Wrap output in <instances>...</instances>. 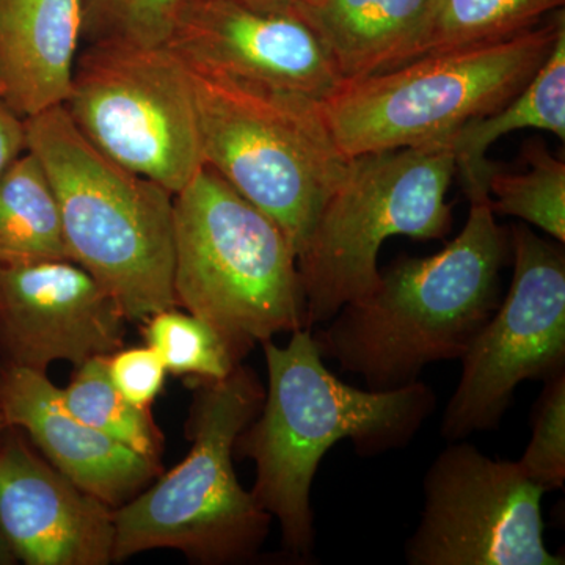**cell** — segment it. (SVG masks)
Segmentation results:
<instances>
[{"mask_svg":"<svg viewBox=\"0 0 565 565\" xmlns=\"http://www.w3.org/2000/svg\"><path fill=\"white\" fill-rule=\"evenodd\" d=\"M262 345L266 394L236 438L234 459L253 460V497L277 520L286 552L308 559L316 539L311 487L327 452L343 440L360 457L405 448L434 414L437 396L422 381L390 392L344 384L326 366L311 329L296 330L286 345Z\"/></svg>","mask_w":565,"mask_h":565,"instance_id":"1","label":"cell"},{"mask_svg":"<svg viewBox=\"0 0 565 565\" xmlns=\"http://www.w3.org/2000/svg\"><path fill=\"white\" fill-rule=\"evenodd\" d=\"M511 253V233L498 225L490 200L471 202L462 232L444 250L397 259L373 291L313 330L319 351L367 390L415 384L429 364L462 359L503 299Z\"/></svg>","mask_w":565,"mask_h":565,"instance_id":"2","label":"cell"},{"mask_svg":"<svg viewBox=\"0 0 565 565\" xmlns=\"http://www.w3.org/2000/svg\"><path fill=\"white\" fill-rule=\"evenodd\" d=\"M25 136L57 196L71 262L128 322L177 308L173 193L93 147L63 106L25 118Z\"/></svg>","mask_w":565,"mask_h":565,"instance_id":"3","label":"cell"},{"mask_svg":"<svg viewBox=\"0 0 565 565\" xmlns=\"http://www.w3.org/2000/svg\"><path fill=\"white\" fill-rule=\"evenodd\" d=\"M191 449L131 501L115 509L114 563L150 550H178L195 563H247L258 555L273 516L234 471V444L262 408L266 386L239 364L222 381H193Z\"/></svg>","mask_w":565,"mask_h":565,"instance_id":"4","label":"cell"},{"mask_svg":"<svg viewBox=\"0 0 565 565\" xmlns=\"http://www.w3.org/2000/svg\"><path fill=\"white\" fill-rule=\"evenodd\" d=\"M178 308L214 327L244 362L256 344L307 329L296 248L266 212L203 166L173 199Z\"/></svg>","mask_w":565,"mask_h":565,"instance_id":"5","label":"cell"},{"mask_svg":"<svg viewBox=\"0 0 565 565\" xmlns=\"http://www.w3.org/2000/svg\"><path fill=\"white\" fill-rule=\"evenodd\" d=\"M565 29L553 20L503 40L433 52L394 68L343 81L319 102L348 158L448 145L465 122L497 110L533 79Z\"/></svg>","mask_w":565,"mask_h":565,"instance_id":"6","label":"cell"},{"mask_svg":"<svg viewBox=\"0 0 565 565\" xmlns=\"http://www.w3.org/2000/svg\"><path fill=\"white\" fill-rule=\"evenodd\" d=\"M182 63L204 166L277 222L299 255L351 161L327 128L319 102Z\"/></svg>","mask_w":565,"mask_h":565,"instance_id":"7","label":"cell"},{"mask_svg":"<svg viewBox=\"0 0 565 565\" xmlns=\"http://www.w3.org/2000/svg\"><path fill=\"white\" fill-rule=\"evenodd\" d=\"M455 174L448 145L351 158L297 255L307 329H319L343 305L373 291L381 278L379 252L390 237L448 236L452 215L446 193Z\"/></svg>","mask_w":565,"mask_h":565,"instance_id":"8","label":"cell"},{"mask_svg":"<svg viewBox=\"0 0 565 565\" xmlns=\"http://www.w3.org/2000/svg\"><path fill=\"white\" fill-rule=\"evenodd\" d=\"M63 107L93 147L173 195L204 166L188 71L167 46L93 41Z\"/></svg>","mask_w":565,"mask_h":565,"instance_id":"9","label":"cell"},{"mask_svg":"<svg viewBox=\"0 0 565 565\" xmlns=\"http://www.w3.org/2000/svg\"><path fill=\"white\" fill-rule=\"evenodd\" d=\"M511 248V288L460 359L441 418L448 441L494 429L523 382L565 373L564 250L526 225L512 228Z\"/></svg>","mask_w":565,"mask_h":565,"instance_id":"10","label":"cell"},{"mask_svg":"<svg viewBox=\"0 0 565 565\" xmlns=\"http://www.w3.org/2000/svg\"><path fill=\"white\" fill-rule=\"evenodd\" d=\"M519 462L449 441L423 479L424 504L405 544L411 565H563L544 541L542 497Z\"/></svg>","mask_w":565,"mask_h":565,"instance_id":"11","label":"cell"},{"mask_svg":"<svg viewBox=\"0 0 565 565\" xmlns=\"http://www.w3.org/2000/svg\"><path fill=\"white\" fill-rule=\"evenodd\" d=\"M126 316L111 294L68 259L0 266V364L46 374L125 345Z\"/></svg>","mask_w":565,"mask_h":565,"instance_id":"12","label":"cell"},{"mask_svg":"<svg viewBox=\"0 0 565 565\" xmlns=\"http://www.w3.org/2000/svg\"><path fill=\"white\" fill-rule=\"evenodd\" d=\"M166 46L182 61L316 102L343 84L303 22L291 14L247 9L233 0H184Z\"/></svg>","mask_w":565,"mask_h":565,"instance_id":"13","label":"cell"},{"mask_svg":"<svg viewBox=\"0 0 565 565\" xmlns=\"http://www.w3.org/2000/svg\"><path fill=\"white\" fill-rule=\"evenodd\" d=\"M115 509L52 467L24 433L0 440V539L28 565L114 563Z\"/></svg>","mask_w":565,"mask_h":565,"instance_id":"14","label":"cell"},{"mask_svg":"<svg viewBox=\"0 0 565 565\" xmlns=\"http://www.w3.org/2000/svg\"><path fill=\"white\" fill-rule=\"evenodd\" d=\"M0 408L44 459L85 492L118 509L162 473L161 462L137 455L76 418L46 374L0 364Z\"/></svg>","mask_w":565,"mask_h":565,"instance_id":"15","label":"cell"},{"mask_svg":"<svg viewBox=\"0 0 565 565\" xmlns=\"http://www.w3.org/2000/svg\"><path fill=\"white\" fill-rule=\"evenodd\" d=\"M82 35V0H0L2 98L22 118L63 106Z\"/></svg>","mask_w":565,"mask_h":565,"instance_id":"16","label":"cell"},{"mask_svg":"<svg viewBox=\"0 0 565 565\" xmlns=\"http://www.w3.org/2000/svg\"><path fill=\"white\" fill-rule=\"evenodd\" d=\"M430 0H299L291 17L303 22L343 81L399 65Z\"/></svg>","mask_w":565,"mask_h":565,"instance_id":"17","label":"cell"},{"mask_svg":"<svg viewBox=\"0 0 565 565\" xmlns=\"http://www.w3.org/2000/svg\"><path fill=\"white\" fill-rule=\"evenodd\" d=\"M541 129L565 140V29L544 65L514 98L484 117L465 122L448 140L470 202L490 200L489 181L497 163L487 151L505 134Z\"/></svg>","mask_w":565,"mask_h":565,"instance_id":"18","label":"cell"},{"mask_svg":"<svg viewBox=\"0 0 565 565\" xmlns=\"http://www.w3.org/2000/svg\"><path fill=\"white\" fill-rule=\"evenodd\" d=\"M68 259L61 207L31 151L0 177V266Z\"/></svg>","mask_w":565,"mask_h":565,"instance_id":"19","label":"cell"},{"mask_svg":"<svg viewBox=\"0 0 565 565\" xmlns=\"http://www.w3.org/2000/svg\"><path fill=\"white\" fill-rule=\"evenodd\" d=\"M565 0H430L399 65L433 52L503 40L563 10ZM397 65V66H399Z\"/></svg>","mask_w":565,"mask_h":565,"instance_id":"20","label":"cell"},{"mask_svg":"<svg viewBox=\"0 0 565 565\" xmlns=\"http://www.w3.org/2000/svg\"><path fill=\"white\" fill-rule=\"evenodd\" d=\"M71 414L137 455L161 462L163 435L151 408L129 403L110 381L107 356H95L76 366L70 385L62 388Z\"/></svg>","mask_w":565,"mask_h":565,"instance_id":"21","label":"cell"},{"mask_svg":"<svg viewBox=\"0 0 565 565\" xmlns=\"http://www.w3.org/2000/svg\"><path fill=\"white\" fill-rule=\"evenodd\" d=\"M525 172L494 167L490 173V204L494 214L511 215L565 243V163L544 145H530Z\"/></svg>","mask_w":565,"mask_h":565,"instance_id":"22","label":"cell"},{"mask_svg":"<svg viewBox=\"0 0 565 565\" xmlns=\"http://www.w3.org/2000/svg\"><path fill=\"white\" fill-rule=\"evenodd\" d=\"M143 337L161 356L167 373L193 381H222L243 364L214 327L178 307L145 319Z\"/></svg>","mask_w":565,"mask_h":565,"instance_id":"23","label":"cell"},{"mask_svg":"<svg viewBox=\"0 0 565 565\" xmlns=\"http://www.w3.org/2000/svg\"><path fill=\"white\" fill-rule=\"evenodd\" d=\"M184 0H82V32L93 41L166 46Z\"/></svg>","mask_w":565,"mask_h":565,"instance_id":"24","label":"cell"},{"mask_svg":"<svg viewBox=\"0 0 565 565\" xmlns=\"http://www.w3.org/2000/svg\"><path fill=\"white\" fill-rule=\"evenodd\" d=\"M520 468L546 492L565 481V373L546 379L533 412V435Z\"/></svg>","mask_w":565,"mask_h":565,"instance_id":"25","label":"cell"},{"mask_svg":"<svg viewBox=\"0 0 565 565\" xmlns=\"http://www.w3.org/2000/svg\"><path fill=\"white\" fill-rule=\"evenodd\" d=\"M107 371L118 392L140 408H151L167 374L161 356L148 344L121 348L110 353Z\"/></svg>","mask_w":565,"mask_h":565,"instance_id":"26","label":"cell"},{"mask_svg":"<svg viewBox=\"0 0 565 565\" xmlns=\"http://www.w3.org/2000/svg\"><path fill=\"white\" fill-rule=\"evenodd\" d=\"M24 151H28L25 118L0 96V177Z\"/></svg>","mask_w":565,"mask_h":565,"instance_id":"27","label":"cell"},{"mask_svg":"<svg viewBox=\"0 0 565 565\" xmlns=\"http://www.w3.org/2000/svg\"><path fill=\"white\" fill-rule=\"evenodd\" d=\"M255 11L269 14H289L299 0H233Z\"/></svg>","mask_w":565,"mask_h":565,"instance_id":"28","label":"cell"},{"mask_svg":"<svg viewBox=\"0 0 565 565\" xmlns=\"http://www.w3.org/2000/svg\"><path fill=\"white\" fill-rule=\"evenodd\" d=\"M14 557L7 548L6 544H3L2 539H0V565L13 564Z\"/></svg>","mask_w":565,"mask_h":565,"instance_id":"29","label":"cell"},{"mask_svg":"<svg viewBox=\"0 0 565 565\" xmlns=\"http://www.w3.org/2000/svg\"><path fill=\"white\" fill-rule=\"evenodd\" d=\"M9 424L6 422V416L2 414V408H0V440H2L3 434L9 429Z\"/></svg>","mask_w":565,"mask_h":565,"instance_id":"30","label":"cell"},{"mask_svg":"<svg viewBox=\"0 0 565 565\" xmlns=\"http://www.w3.org/2000/svg\"><path fill=\"white\" fill-rule=\"evenodd\" d=\"M0 96H2V84H0Z\"/></svg>","mask_w":565,"mask_h":565,"instance_id":"31","label":"cell"}]
</instances>
